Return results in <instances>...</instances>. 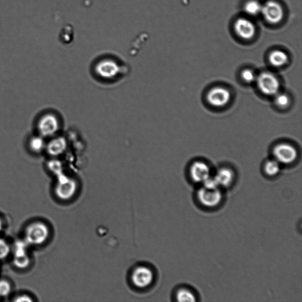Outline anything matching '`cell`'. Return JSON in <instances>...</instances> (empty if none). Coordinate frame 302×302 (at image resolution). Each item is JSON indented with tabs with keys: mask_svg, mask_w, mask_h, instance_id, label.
Instances as JSON below:
<instances>
[{
	"mask_svg": "<svg viewBox=\"0 0 302 302\" xmlns=\"http://www.w3.org/2000/svg\"><path fill=\"white\" fill-rule=\"evenodd\" d=\"M13 263L14 266L20 269H24L29 266L30 259L28 254L19 256H14Z\"/></svg>",
	"mask_w": 302,
	"mask_h": 302,
	"instance_id": "44dd1931",
	"label": "cell"
},
{
	"mask_svg": "<svg viewBox=\"0 0 302 302\" xmlns=\"http://www.w3.org/2000/svg\"><path fill=\"white\" fill-rule=\"evenodd\" d=\"M262 5L257 0H249L245 5L246 13L251 16H256L261 14Z\"/></svg>",
	"mask_w": 302,
	"mask_h": 302,
	"instance_id": "ac0fdd59",
	"label": "cell"
},
{
	"mask_svg": "<svg viewBox=\"0 0 302 302\" xmlns=\"http://www.w3.org/2000/svg\"><path fill=\"white\" fill-rule=\"evenodd\" d=\"M95 72L104 80H112L117 77L121 72V67L117 61L112 57H104L96 63Z\"/></svg>",
	"mask_w": 302,
	"mask_h": 302,
	"instance_id": "5b68a950",
	"label": "cell"
},
{
	"mask_svg": "<svg viewBox=\"0 0 302 302\" xmlns=\"http://www.w3.org/2000/svg\"><path fill=\"white\" fill-rule=\"evenodd\" d=\"M234 29L236 35L245 41L252 39L256 34L255 24L248 18L244 17L238 18L234 23Z\"/></svg>",
	"mask_w": 302,
	"mask_h": 302,
	"instance_id": "8fae6325",
	"label": "cell"
},
{
	"mask_svg": "<svg viewBox=\"0 0 302 302\" xmlns=\"http://www.w3.org/2000/svg\"><path fill=\"white\" fill-rule=\"evenodd\" d=\"M288 61V55L281 50H274L268 56V62L274 68H281L286 65Z\"/></svg>",
	"mask_w": 302,
	"mask_h": 302,
	"instance_id": "9a60e30c",
	"label": "cell"
},
{
	"mask_svg": "<svg viewBox=\"0 0 302 302\" xmlns=\"http://www.w3.org/2000/svg\"><path fill=\"white\" fill-rule=\"evenodd\" d=\"M49 236V228L44 222L41 221L30 224L25 231V241L29 245H43L47 242Z\"/></svg>",
	"mask_w": 302,
	"mask_h": 302,
	"instance_id": "7a4b0ae2",
	"label": "cell"
},
{
	"mask_svg": "<svg viewBox=\"0 0 302 302\" xmlns=\"http://www.w3.org/2000/svg\"><path fill=\"white\" fill-rule=\"evenodd\" d=\"M256 83L260 92L268 96H275L281 86L279 78L270 72H263L258 75Z\"/></svg>",
	"mask_w": 302,
	"mask_h": 302,
	"instance_id": "3957f363",
	"label": "cell"
},
{
	"mask_svg": "<svg viewBox=\"0 0 302 302\" xmlns=\"http://www.w3.org/2000/svg\"><path fill=\"white\" fill-rule=\"evenodd\" d=\"M68 146L66 140L63 137H55L46 143L45 149L52 157L60 156L65 152Z\"/></svg>",
	"mask_w": 302,
	"mask_h": 302,
	"instance_id": "4fadbf2b",
	"label": "cell"
},
{
	"mask_svg": "<svg viewBox=\"0 0 302 302\" xmlns=\"http://www.w3.org/2000/svg\"><path fill=\"white\" fill-rule=\"evenodd\" d=\"M214 177L215 178L219 187H226L233 182L234 175L233 171L224 167L218 170Z\"/></svg>",
	"mask_w": 302,
	"mask_h": 302,
	"instance_id": "5bb4252c",
	"label": "cell"
},
{
	"mask_svg": "<svg viewBox=\"0 0 302 302\" xmlns=\"http://www.w3.org/2000/svg\"><path fill=\"white\" fill-rule=\"evenodd\" d=\"M274 160L280 164L288 165L294 163L298 157V152L294 146L287 143H281L273 148Z\"/></svg>",
	"mask_w": 302,
	"mask_h": 302,
	"instance_id": "9c48e42d",
	"label": "cell"
},
{
	"mask_svg": "<svg viewBox=\"0 0 302 302\" xmlns=\"http://www.w3.org/2000/svg\"><path fill=\"white\" fill-rule=\"evenodd\" d=\"M11 252L10 246L4 239H0V259L8 257Z\"/></svg>",
	"mask_w": 302,
	"mask_h": 302,
	"instance_id": "cb8c5ba5",
	"label": "cell"
},
{
	"mask_svg": "<svg viewBox=\"0 0 302 302\" xmlns=\"http://www.w3.org/2000/svg\"><path fill=\"white\" fill-rule=\"evenodd\" d=\"M29 146L31 150L39 153L43 151L46 146L43 137L41 135L33 136L30 139Z\"/></svg>",
	"mask_w": 302,
	"mask_h": 302,
	"instance_id": "d6986e66",
	"label": "cell"
},
{
	"mask_svg": "<svg viewBox=\"0 0 302 302\" xmlns=\"http://www.w3.org/2000/svg\"><path fill=\"white\" fill-rule=\"evenodd\" d=\"M274 103L275 105L280 109H286L291 104V98L288 94L280 93L276 94Z\"/></svg>",
	"mask_w": 302,
	"mask_h": 302,
	"instance_id": "ffe728a7",
	"label": "cell"
},
{
	"mask_svg": "<svg viewBox=\"0 0 302 302\" xmlns=\"http://www.w3.org/2000/svg\"><path fill=\"white\" fill-rule=\"evenodd\" d=\"M40 135L43 138L53 137L60 129V123L53 114H46L41 118L38 124Z\"/></svg>",
	"mask_w": 302,
	"mask_h": 302,
	"instance_id": "30bf717a",
	"label": "cell"
},
{
	"mask_svg": "<svg viewBox=\"0 0 302 302\" xmlns=\"http://www.w3.org/2000/svg\"><path fill=\"white\" fill-rule=\"evenodd\" d=\"M197 197L201 205L210 209L219 206L222 200V194L219 188L209 189L201 187L197 192Z\"/></svg>",
	"mask_w": 302,
	"mask_h": 302,
	"instance_id": "8992f818",
	"label": "cell"
},
{
	"mask_svg": "<svg viewBox=\"0 0 302 302\" xmlns=\"http://www.w3.org/2000/svg\"><path fill=\"white\" fill-rule=\"evenodd\" d=\"M231 93L227 88L216 86L212 88L207 94V100L214 108H223L231 100Z\"/></svg>",
	"mask_w": 302,
	"mask_h": 302,
	"instance_id": "ba28073f",
	"label": "cell"
},
{
	"mask_svg": "<svg viewBox=\"0 0 302 302\" xmlns=\"http://www.w3.org/2000/svg\"><path fill=\"white\" fill-rule=\"evenodd\" d=\"M48 169L54 175L59 176L63 173V166L62 163L57 160H53L48 162L47 164Z\"/></svg>",
	"mask_w": 302,
	"mask_h": 302,
	"instance_id": "603a6c76",
	"label": "cell"
},
{
	"mask_svg": "<svg viewBox=\"0 0 302 302\" xmlns=\"http://www.w3.org/2000/svg\"><path fill=\"white\" fill-rule=\"evenodd\" d=\"M79 184L76 179L64 175L57 176L54 193L59 200L67 201L72 199L77 194Z\"/></svg>",
	"mask_w": 302,
	"mask_h": 302,
	"instance_id": "6da1fadb",
	"label": "cell"
},
{
	"mask_svg": "<svg viewBox=\"0 0 302 302\" xmlns=\"http://www.w3.org/2000/svg\"><path fill=\"white\" fill-rule=\"evenodd\" d=\"M257 76L254 71L250 69L243 70L241 73V78H242V80L248 84L255 83Z\"/></svg>",
	"mask_w": 302,
	"mask_h": 302,
	"instance_id": "7402d4cb",
	"label": "cell"
},
{
	"mask_svg": "<svg viewBox=\"0 0 302 302\" xmlns=\"http://www.w3.org/2000/svg\"><path fill=\"white\" fill-rule=\"evenodd\" d=\"M2 228H3V223H2L1 219L0 218V232H1L2 230Z\"/></svg>",
	"mask_w": 302,
	"mask_h": 302,
	"instance_id": "4316f807",
	"label": "cell"
},
{
	"mask_svg": "<svg viewBox=\"0 0 302 302\" xmlns=\"http://www.w3.org/2000/svg\"><path fill=\"white\" fill-rule=\"evenodd\" d=\"M175 298L178 302H196V295L191 290L188 288H181L176 292Z\"/></svg>",
	"mask_w": 302,
	"mask_h": 302,
	"instance_id": "2e32d148",
	"label": "cell"
},
{
	"mask_svg": "<svg viewBox=\"0 0 302 302\" xmlns=\"http://www.w3.org/2000/svg\"><path fill=\"white\" fill-rule=\"evenodd\" d=\"M190 174L195 182L203 183L211 176V169L206 163L202 161H196L192 164Z\"/></svg>",
	"mask_w": 302,
	"mask_h": 302,
	"instance_id": "7c38bea8",
	"label": "cell"
},
{
	"mask_svg": "<svg viewBox=\"0 0 302 302\" xmlns=\"http://www.w3.org/2000/svg\"><path fill=\"white\" fill-rule=\"evenodd\" d=\"M155 274L153 270L146 265L136 266L130 274L132 285L138 289H146L154 282Z\"/></svg>",
	"mask_w": 302,
	"mask_h": 302,
	"instance_id": "277c9868",
	"label": "cell"
},
{
	"mask_svg": "<svg viewBox=\"0 0 302 302\" xmlns=\"http://www.w3.org/2000/svg\"><path fill=\"white\" fill-rule=\"evenodd\" d=\"M15 302H32L33 300L28 296L21 295L16 298Z\"/></svg>",
	"mask_w": 302,
	"mask_h": 302,
	"instance_id": "484cf974",
	"label": "cell"
},
{
	"mask_svg": "<svg viewBox=\"0 0 302 302\" xmlns=\"http://www.w3.org/2000/svg\"><path fill=\"white\" fill-rule=\"evenodd\" d=\"M280 164L274 159L268 160L264 166V173L269 176L277 175L280 173Z\"/></svg>",
	"mask_w": 302,
	"mask_h": 302,
	"instance_id": "e0dca14e",
	"label": "cell"
},
{
	"mask_svg": "<svg viewBox=\"0 0 302 302\" xmlns=\"http://www.w3.org/2000/svg\"><path fill=\"white\" fill-rule=\"evenodd\" d=\"M261 14L267 22L276 24L283 20L284 11L279 2L270 0L262 5Z\"/></svg>",
	"mask_w": 302,
	"mask_h": 302,
	"instance_id": "52a82bcc",
	"label": "cell"
},
{
	"mask_svg": "<svg viewBox=\"0 0 302 302\" xmlns=\"http://www.w3.org/2000/svg\"><path fill=\"white\" fill-rule=\"evenodd\" d=\"M11 291L10 283L5 280H0V297H7Z\"/></svg>",
	"mask_w": 302,
	"mask_h": 302,
	"instance_id": "d4e9b609",
	"label": "cell"
}]
</instances>
